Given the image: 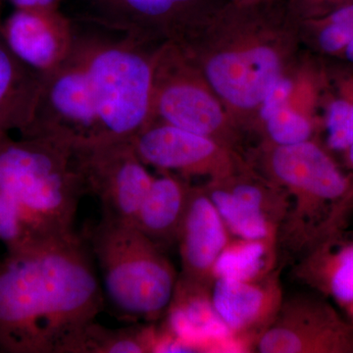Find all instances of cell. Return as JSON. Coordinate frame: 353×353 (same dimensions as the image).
Instances as JSON below:
<instances>
[{
    "instance_id": "484cf974",
    "label": "cell",
    "mask_w": 353,
    "mask_h": 353,
    "mask_svg": "<svg viewBox=\"0 0 353 353\" xmlns=\"http://www.w3.org/2000/svg\"><path fill=\"white\" fill-rule=\"evenodd\" d=\"M345 57L348 61L353 63V39L348 43L347 46L345 48Z\"/></svg>"
},
{
    "instance_id": "ac0fdd59",
    "label": "cell",
    "mask_w": 353,
    "mask_h": 353,
    "mask_svg": "<svg viewBox=\"0 0 353 353\" xmlns=\"http://www.w3.org/2000/svg\"><path fill=\"white\" fill-rule=\"evenodd\" d=\"M299 271L303 281L341 307L352 303L353 241H338L336 234L325 239L313 246Z\"/></svg>"
},
{
    "instance_id": "6da1fadb",
    "label": "cell",
    "mask_w": 353,
    "mask_h": 353,
    "mask_svg": "<svg viewBox=\"0 0 353 353\" xmlns=\"http://www.w3.org/2000/svg\"><path fill=\"white\" fill-rule=\"evenodd\" d=\"M103 306L94 256L77 233L0 259L1 353H72Z\"/></svg>"
},
{
    "instance_id": "d4e9b609",
    "label": "cell",
    "mask_w": 353,
    "mask_h": 353,
    "mask_svg": "<svg viewBox=\"0 0 353 353\" xmlns=\"http://www.w3.org/2000/svg\"><path fill=\"white\" fill-rule=\"evenodd\" d=\"M15 9H58L63 0H8Z\"/></svg>"
},
{
    "instance_id": "f1b7e54d",
    "label": "cell",
    "mask_w": 353,
    "mask_h": 353,
    "mask_svg": "<svg viewBox=\"0 0 353 353\" xmlns=\"http://www.w3.org/2000/svg\"><path fill=\"white\" fill-rule=\"evenodd\" d=\"M0 26H1V23H0Z\"/></svg>"
},
{
    "instance_id": "9a60e30c",
    "label": "cell",
    "mask_w": 353,
    "mask_h": 353,
    "mask_svg": "<svg viewBox=\"0 0 353 353\" xmlns=\"http://www.w3.org/2000/svg\"><path fill=\"white\" fill-rule=\"evenodd\" d=\"M44 75L26 65L7 46L0 32V141L22 134L38 105Z\"/></svg>"
},
{
    "instance_id": "ffe728a7",
    "label": "cell",
    "mask_w": 353,
    "mask_h": 353,
    "mask_svg": "<svg viewBox=\"0 0 353 353\" xmlns=\"http://www.w3.org/2000/svg\"><path fill=\"white\" fill-rule=\"evenodd\" d=\"M157 332L150 327L108 329L92 322L83 330L72 353H143L157 352Z\"/></svg>"
},
{
    "instance_id": "ba28073f",
    "label": "cell",
    "mask_w": 353,
    "mask_h": 353,
    "mask_svg": "<svg viewBox=\"0 0 353 353\" xmlns=\"http://www.w3.org/2000/svg\"><path fill=\"white\" fill-rule=\"evenodd\" d=\"M255 345L262 353H353V323L327 301L294 297L283 301Z\"/></svg>"
},
{
    "instance_id": "e0dca14e",
    "label": "cell",
    "mask_w": 353,
    "mask_h": 353,
    "mask_svg": "<svg viewBox=\"0 0 353 353\" xmlns=\"http://www.w3.org/2000/svg\"><path fill=\"white\" fill-rule=\"evenodd\" d=\"M190 190L174 176L153 179L134 226L159 248L176 243Z\"/></svg>"
},
{
    "instance_id": "3957f363",
    "label": "cell",
    "mask_w": 353,
    "mask_h": 353,
    "mask_svg": "<svg viewBox=\"0 0 353 353\" xmlns=\"http://www.w3.org/2000/svg\"><path fill=\"white\" fill-rule=\"evenodd\" d=\"M70 55L85 70L105 139H131L150 122L154 63L146 39L72 18Z\"/></svg>"
},
{
    "instance_id": "5b68a950",
    "label": "cell",
    "mask_w": 353,
    "mask_h": 353,
    "mask_svg": "<svg viewBox=\"0 0 353 353\" xmlns=\"http://www.w3.org/2000/svg\"><path fill=\"white\" fill-rule=\"evenodd\" d=\"M272 167L294 192L285 226L296 243L313 245L336 233L353 201V188L329 155L309 141L280 145L272 157Z\"/></svg>"
},
{
    "instance_id": "4fadbf2b",
    "label": "cell",
    "mask_w": 353,
    "mask_h": 353,
    "mask_svg": "<svg viewBox=\"0 0 353 353\" xmlns=\"http://www.w3.org/2000/svg\"><path fill=\"white\" fill-rule=\"evenodd\" d=\"M131 141L143 164L163 170L199 172L217 152V145L209 137L167 123L160 126L148 123Z\"/></svg>"
},
{
    "instance_id": "44dd1931",
    "label": "cell",
    "mask_w": 353,
    "mask_h": 353,
    "mask_svg": "<svg viewBox=\"0 0 353 353\" xmlns=\"http://www.w3.org/2000/svg\"><path fill=\"white\" fill-rule=\"evenodd\" d=\"M206 194L228 230L243 240L276 241V225L264 213L241 201L226 189L211 188Z\"/></svg>"
},
{
    "instance_id": "8fae6325",
    "label": "cell",
    "mask_w": 353,
    "mask_h": 353,
    "mask_svg": "<svg viewBox=\"0 0 353 353\" xmlns=\"http://www.w3.org/2000/svg\"><path fill=\"white\" fill-rule=\"evenodd\" d=\"M216 312L236 336L257 338L275 319L283 294L275 276L252 281L215 279L210 290Z\"/></svg>"
},
{
    "instance_id": "cb8c5ba5",
    "label": "cell",
    "mask_w": 353,
    "mask_h": 353,
    "mask_svg": "<svg viewBox=\"0 0 353 353\" xmlns=\"http://www.w3.org/2000/svg\"><path fill=\"white\" fill-rule=\"evenodd\" d=\"M292 92V83L288 79H278L269 88L263 99L261 116L264 120L269 119L276 111L284 108L288 97Z\"/></svg>"
},
{
    "instance_id": "4316f807",
    "label": "cell",
    "mask_w": 353,
    "mask_h": 353,
    "mask_svg": "<svg viewBox=\"0 0 353 353\" xmlns=\"http://www.w3.org/2000/svg\"><path fill=\"white\" fill-rule=\"evenodd\" d=\"M343 308L345 312L347 313L348 319L353 323V301L347 304V305L343 306Z\"/></svg>"
},
{
    "instance_id": "9c48e42d",
    "label": "cell",
    "mask_w": 353,
    "mask_h": 353,
    "mask_svg": "<svg viewBox=\"0 0 353 353\" xmlns=\"http://www.w3.org/2000/svg\"><path fill=\"white\" fill-rule=\"evenodd\" d=\"M0 32L21 61L46 75L71 52L73 20L59 9H15L0 26Z\"/></svg>"
},
{
    "instance_id": "7a4b0ae2",
    "label": "cell",
    "mask_w": 353,
    "mask_h": 353,
    "mask_svg": "<svg viewBox=\"0 0 353 353\" xmlns=\"http://www.w3.org/2000/svg\"><path fill=\"white\" fill-rule=\"evenodd\" d=\"M85 192L73 143L44 137L0 141V241L6 252L75 234Z\"/></svg>"
},
{
    "instance_id": "30bf717a",
    "label": "cell",
    "mask_w": 353,
    "mask_h": 353,
    "mask_svg": "<svg viewBox=\"0 0 353 353\" xmlns=\"http://www.w3.org/2000/svg\"><path fill=\"white\" fill-rule=\"evenodd\" d=\"M227 230L205 190L192 189L176 241L183 268L179 281L211 288L216 260L230 241Z\"/></svg>"
},
{
    "instance_id": "277c9868",
    "label": "cell",
    "mask_w": 353,
    "mask_h": 353,
    "mask_svg": "<svg viewBox=\"0 0 353 353\" xmlns=\"http://www.w3.org/2000/svg\"><path fill=\"white\" fill-rule=\"evenodd\" d=\"M87 243L101 270L104 296L120 314L154 321L168 310L178 283L175 269L138 228L101 216Z\"/></svg>"
},
{
    "instance_id": "5bb4252c",
    "label": "cell",
    "mask_w": 353,
    "mask_h": 353,
    "mask_svg": "<svg viewBox=\"0 0 353 353\" xmlns=\"http://www.w3.org/2000/svg\"><path fill=\"white\" fill-rule=\"evenodd\" d=\"M79 19L148 38L153 28L175 19L199 0H80Z\"/></svg>"
},
{
    "instance_id": "52a82bcc",
    "label": "cell",
    "mask_w": 353,
    "mask_h": 353,
    "mask_svg": "<svg viewBox=\"0 0 353 353\" xmlns=\"http://www.w3.org/2000/svg\"><path fill=\"white\" fill-rule=\"evenodd\" d=\"M21 136L61 139L73 145L105 139L87 74L71 55L44 75L34 117Z\"/></svg>"
},
{
    "instance_id": "7402d4cb",
    "label": "cell",
    "mask_w": 353,
    "mask_h": 353,
    "mask_svg": "<svg viewBox=\"0 0 353 353\" xmlns=\"http://www.w3.org/2000/svg\"><path fill=\"white\" fill-rule=\"evenodd\" d=\"M266 122L271 138L280 145L304 143L311 134L308 121L287 105L276 111Z\"/></svg>"
},
{
    "instance_id": "d6986e66",
    "label": "cell",
    "mask_w": 353,
    "mask_h": 353,
    "mask_svg": "<svg viewBox=\"0 0 353 353\" xmlns=\"http://www.w3.org/2000/svg\"><path fill=\"white\" fill-rule=\"evenodd\" d=\"M275 241H229L213 268L215 279L252 281L268 275L274 263Z\"/></svg>"
},
{
    "instance_id": "8992f818",
    "label": "cell",
    "mask_w": 353,
    "mask_h": 353,
    "mask_svg": "<svg viewBox=\"0 0 353 353\" xmlns=\"http://www.w3.org/2000/svg\"><path fill=\"white\" fill-rule=\"evenodd\" d=\"M85 192L101 202L102 217L134 225L152 185L131 139H101L73 145Z\"/></svg>"
},
{
    "instance_id": "2e32d148",
    "label": "cell",
    "mask_w": 353,
    "mask_h": 353,
    "mask_svg": "<svg viewBox=\"0 0 353 353\" xmlns=\"http://www.w3.org/2000/svg\"><path fill=\"white\" fill-rule=\"evenodd\" d=\"M172 125L209 137L219 129L223 115L214 99L189 81L152 85V110Z\"/></svg>"
},
{
    "instance_id": "603a6c76",
    "label": "cell",
    "mask_w": 353,
    "mask_h": 353,
    "mask_svg": "<svg viewBox=\"0 0 353 353\" xmlns=\"http://www.w3.org/2000/svg\"><path fill=\"white\" fill-rule=\"evenodd\" d=\"M352 39L353 3H350L330 14L328 24L320 32V48L326 52H336L345 50Z\"/></svg>"
},
{
    "instance_id": "7c38bea8",
    "label": "cell",
    "mask_w": 353,
    "mask_h": 353,
    "mask_svg": "<svg viewBox=\"0 0 353 353\" xmlns=\"http://www.w3.org/2000/svg\"><path fill=\"white\" fill-rule=\"evenodd\" d=\"M276 53L267 48L216 55L206 65V76L213 88L226 101L241 108L263 101L279 79Z\"/></svg>"
},
{
    "instance_id": "83f0119b",
    "label": "cell",
    "mask_w": 353,
    "mask_h": 353,
    "mask_svg": "<svg viewBox=\"0 0 353 353\" xmlns=\"http://www.w3.org/2000/svg\"><path fill=\"white\" fill-rule=\"evenodd\" d=\"M347 150H348V159H350V164L353 167V143Z\"/></svg>"
}]
</instances>
